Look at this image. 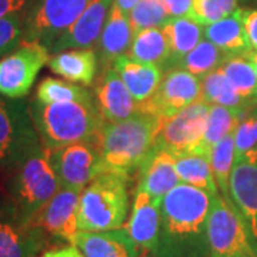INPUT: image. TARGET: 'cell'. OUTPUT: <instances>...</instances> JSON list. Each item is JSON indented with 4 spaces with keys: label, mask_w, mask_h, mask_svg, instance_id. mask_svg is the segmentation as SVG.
Instances as JSON below:
<instances>
[{
    "label": "cell",
    "mask_w": 257,
    "mask_h": 257,
    "mask_svg": "<svg viewBox=\"0 0 257 257\" xmlns=\"http://www.w3.org/2000/svg\"><path fill=\"white\" fill-rule=\"evenodd\" d=\"M49 67L67 82L92 84L97 70V55L92 49H69L55 53L49 60Z\"/></svg>",
    "instance_id": "cell-24"
},
{
    "label": "cell",
    "mask_w": 257,
    "mask_h": 257,
    "mask_svg": "<svg viewBox=\"0 0 257 257\" xmlns=\"http://www.w3.org/2000/svg\"><path fill=\"white\" fill-rule=\"evenodd\" d=\"M36 100L42 103H63V101L92 100V94L84 87L55 77H46L37 84Z\"/></svg>",
    "instance_id": "cell-33"
},
{
    "label": "cell",
    "mask_w": 257,
    "mask_h": 257,
    "mask_svg": "<svg viewBox=\"0 0 257 257\" xmlns=\"http://www.w3.org/2000/svg\"><path fill=\"white\" fill-rule=\"evenodd\" d=\"M209 257H257L248 231L230 200L213 197L207 223Z\"/></svg>",
    "instance_id": "cell-7"
},
{
    "label": "cell",
    "mask_w": 257,
    "mask_h": 257,
    "mask_svg": "<svg viewBox=\"0 0 257 257\" xmlns=\"http://www.w3.org/2000/svg\"><path fill=\"white\" fill-rule=\"evenodd\" d=\"M248 59L251 60L253 67H254V70H256V74H257V50H251V52H248Z\"/></svg>",
    "instance_id": "cell-42"
},
{
    "label": "cell",
    "mask_w": 257,
    "mask_h": 257,
    "mask_svg": "<svg viewBox=\"0 0 257 257\" xmlns=\"http://www.w3.org/2000/svg\"><path fill=\"white\" fill-rule=\"evenodd\" d=\"M257 146V110L246 114L234 130V147L236 157L244 155L250 149Z\"/></svg>",
    "instance_id": "cell-37"
},
{
    "label": "cell",
    "mask_w": 257,
    "mask_h": 257,
    "mask_svg": "<svg viewBox=\"0 0 257 257\" xmlns=\"http://www.w3.org/2000/svg\"><path fill=\"white\" fill-rule=\"evenodd\" d=\"M28 13H15L0 18V56L9 55L25 39Z\"/></svg>",
    "instance_id": "cell-36"
},
{
    "label": "cell",
    "mask_w": 257,
    "mask_h": 257,
    "mask_svg": "<svg viewBox=\"0 0 257 257\" xmlns=\"http://www.w3.org/2000/svg\"><path fill=\"white\" fill-rule=\"evenodd\" d=\"M111 67L120 74L128 92L139 104L146 103L155 96L163 79V70L160 66L140 63L126 55L114 59Z\"/></svg>",
    "instance_id": "cell-21"
},
{
    "label": "cell",
    "mask_w": 257,
    "mask_h": 257,
    "mask_svg": "<svg viewBox=\"0 0 257 257\" xmlns=\"http://www.w3.org/2000/svg\"><path fill=\"white\" fill-rule=\"evenodd\" d=\"M73 246L84 257H140L142 253L126 227L104 231H79Z\"/></svg>",
    "instance_id": "cell-20"
},
{
    "label": "cell",
    "mask_w": 257,
    "mask_h": 257,
    "mask_svg": "<svg viewBox=\"0 0 257 257\" xmlns=\"http://www.w3.org/2000/svg\"><path fill=\"white\" fill-rule=\"evenodd\" d=\"M128 57L140 63L163 66L170 60V45L163 28L146 29L133 36Z\"/></svg>",
    "instance_id": "cell-26"
},
{
    "label": "cell",
    "mask_w": 257,
    "mask_h": 257,
    "mask_svg": "<svg viewBox=\"0 0 257 257\" xmlns=\"http://www.w3.org/2000/svg\"><path fill=\"white\" fill-rule=\"evenodd\" d=\"M199 100H202V77L173 67L163 74L155 96L140 104V110L167 119Z\"/></svg>",
    "instance_id": "cell-12"
},
{
    "label": "cell",
    "mask_w": 257,
    "mask_h": 257,
    "mask_svg": "<svg viewBox=\"0 0 257 257\" xmlns=\"http://www.w3.org/2000/svg\"><path fill=\"white\" fill-rule=\"evenodd\" d=\"M40 257H84L79 251V248L76 246H66V247L53 248V250H47Z\"/></svg>",
    "instance_id": "cell-41"
},
{
    "label": "cell",
    "mask_w": 257,
    "mask_h": 257,
    "mask_svg": "<svg viewBox=\"0 0 257 257\" xmlns=\"http://www.w3.org/2000/svg\"><path fill=\"white\" fill-rule=\"evenodd\" d=\"M170 19L190 18L194 0H165Z\"/></svg>",
    "instance_id": "cell-40"
},
{
    "label": "cell",
    "mask_w": 257,
    "mask_h": 257,
    "mask_svg": "<svg viewBox=\"0 0 257 257\" xmlns=\"http://www.w3.org/2000/svg\"><path fill=\"white\" fill-rule=\"evenodd\" d=\"M9 200L20 219L35 224L40 210L60 189L49 157V149L40 145L9 173Z\"/></svg>",
    "instance_id": "cell-4"
},
{
    "label": "cell",
    "mask_w": 257,
    "mask_h": 257,
    "mask_svg": "<svg viewBox=\"0 0 257 257\" xmlns=\"http://www.w3.org/2000/svg\"><path fill=\"white\" fill-rule=\"evenodd\" d=\"M29 111L40 143L49 150L92 142L104 121L93 99L63 103H42L35 99L29 104Z\"/></svg>",
    "instance_id": "cell-3"
},
{
    "label": "cell",
    "mask_w": 257,
    "mask_h": 257,
    "mask_svg": "<svg viewBox=\"0 0 257 257\" xmlns=\"http://www.w3.org/2000/svg\"><path fill=\"white\" fill-rule=\"evenodd\" d=\"M127 15L133 36L146 29L163 28L170 20L165 0H139Z\"/></svg>",
    "instance_id": "cell-34"
},
{
    "label": "cell",
    "mask_w": 257,
    "mask_h": 257,
    "mask_svg": "<svg viewBox=\"0 0 257 257\" xmlns=\"http://www.w3.org/2000/svg\"><path fill=\"white\" fill-rule=\"evenodd\" d=\"M251 50H257V10L240 9Z\"/></svg>",
    "instance_id": "cell-38"
},
{
    "label": "cell",
    "mask_w": 257,
    "mask_h": 257,
    "mask_svg": "<svg viewBox=\"0 0 257 257\" xmlns=\"http://www.w3.org/2000/svg\"><path fill=\"white\" fill-rule=\"evenodd\" d=\"M247 110L230 109L220 104L209 103V113L206 121V132L203 138V150L211 153V149L229 135L234 133L239 123L244 119Z\"/></svg>",
    "instance_id": "cell-28"
},
{
    "label": "cell",
    "mask_w": 257,
    "mask_h": 257,
    "mask_svg": "<svg viewBox=\"0 0 257 257\" xmlns=\"http://www.w3.org/2000/svg\"><path fill=\"white\" fill-rule=\"evenodd\" d=\"M139 170V189L147 192L152 197L160 202L172 189L182 183L176 172V157L157 145L143 160Z\"/></svg>",
    "instance_id": "cell-19"
},
{
    "label": "cell",
    "mask_w": 257,
    "mask_h": 257,
    "mask_svg": "<svg viewBox=\"0 0 257 257\" xmlns=\"http://www.w3.org/2000/svg\"><path fill=\"white\" fill-rule=\"evenodd\" d=\"M163 120L140 110L128 119L103 121L92 140L100 156L103 172L130 177L156 146Z\"/></svg>",
    "instance_id": "cell-2"
},
{
    "label": "cell",
    "mask_w": 257,
    "mask_h": 257,
    "mask_svg": "<svg viewBox=\"0 0 257 257\" xmlns=\"http://www.w3.org/2000/svg\"><path fill=\"white\" fill-rule=\"evenodd\" d=\"M202 100L237 110H247L248 104L251 103L240 96L220 69L202 77Z\"/></svg>",
    "instance_id": "cell-29"
},
{
    "label": "cell",
    "mask_w": 257,
    "mask_h": 257,
    "mask_svg": "<svg viewBox=\"0 0 257 257\" xmlns=\"http://www.w3.org/2000/svg\"><path fill=\"white\" fill-rule=\"evenodd\" d=\"M92 0H36L29 9L25 39L43 43L47 49L82 16Z\"/></svg>",
    "instance_id": "cell-9"
},
{
    "label": "cell",
    "mask_w": 257,
    "mask_h": 257,
    "mask_svg": "<svg viewBox=\"0 0 257 257\" xmlns=\"http://www.w3.org/2000/svg\"><path fill=\"white\" fill-rule=\"evenodd\" d=\"M226 57H227V55L224 52H221L217 46H214L211 42L202 40L190 53H187L180 60H177L169 69L180 67V69H184V70L196 74L199 77H203L213 70L219 69Z\"/></svg>",
    "instance_id": "cell-31"
},
{
    "label": "cell",
    "mask_w": 257,
    "mask_h": 257,
    "mask_svg": "<svg viewBox=\"0 0 257 257\" xmlns=\"http://www.w3.org/2000/svg\"><path fill=\"white\" fill-rule=\"evenodd\" d=\"M211 169L217 189L221 196L230 200L229 182L230 173L236 160V147H234V133L229 135L216 146L211 149L210 153Z\"/></svg>",
    "instance_id": "cell-32"
},
{
    "label": "cell",
    "mask_w": 257,
    "mask_h": 257,
    "mask_svg": "<svg viewBox=\"0 0 257 257\" xmlns=\"http://www.w3.org/2000/svg\"><path fill=\"white\" fill-rule=\"evenodd\" d=\"M127 182V176L104 172L83 189L77 207L80 231L123 227L128 210Z\"/></svg>",
    "instance_id": "cell-5"
},
{
    "label": "cell",
    "mask_w": 257,
    "mask_h": 257,
    "mask_svg": "<svg viewBox=\"0 0 257 257\" xmlns=\"http://www.w3.org/2000/svg\"><path fill=\"white\" fill-rule=\"evenodd\" d=\"M33 3V0H0V18L15 13H28Z\"/></svg>",
    "instance_id": "cell-39"
},
{
    "label": "cell",
    "mask_w": 257,
    "mask_h": 257,
    "mask_svg": "<svg viewBox=\"0 0 257 257\" xmlns=\"http://www.w3.org/2000/svg\"><path fill=\"white\" fill-rule=\"evenodd\" d=\"M216 194L180 183L162 199L155 257H209L207 223Z\"/></svg>",
    "instance_id": "cell-1"
},
{
    "label": "cell",
    "mask_w": 257,
    "mask_h": 257,
    "mask_svg": "<svg viewBox=\"0 0 257 257\" xmlns=\"http://www.w3.org/2000/svg\"><path fill=\"white\" fill-rule=\"evenodd\" d=\"M40 145L28 104L0 96V172L9 175Z\"/></svg>",
    "instance_id": "cell-6"
},
{
    "label": "cell",
    "mask_w": 257,
    "mask_h": 257,
    "mask_svg": "<svg viewBox=\"0 0 257 257\" xmlns=\"http://www.w3.org/2000/svg\"><path fill=\"white\" fill-rule=\"evenodd\" d=\"M229 193L230 202L240 214L257 253V146L236 157Z\"/></svg>",
    "instance_id": "cell-13"
},
{
    "label": "cell",
    "mask_w": 257,
    "mask_h": 257,
    "mask_svg": "<svg viewBox=\"0 0 257 257\" xmlns=\"http://www.w3.org/2000/svg\"><path fill=\"white\" fill-rule=\"evenodd\" d=\"M237 10V0H194L190 19L203 26L211 25Z\"/></svg>",
    "instance_id": "cell-35"
},
{
    "label": "cell",
    "mask_w": 257,
    "mask_h": 257,
    "mask_svg": "<svg viewBox=\"0 0 257 257\" xmlns=\"http://www.w3.org/2000/svg\"><path fill=\"white\" fill-rule=\"evenodd\" d=\"M114 0H92L82 16L74 22L55 43L49 47L50 53L69 49H90L100 39Z\"/></svg>",
    "instance_id": "cell-16"
},
{
    "label": "cell",
    "mask_w": 257,
    "mask_h": 257,
    "mask_svg": "<svg viewBox=\"0 0 257 257\" xmlns=\"http://www.w3.org/2000/svg\"><path fill=\"white\" fill-rule=\"evenodd\" d=\"M49 60L50 52L43 43L22 40L13 52L0 59V96L9 99L28 96Z\"/></svg>",
    "instance_id": "cell-8"
},
{
    "label": "cell",
    "mask_w": 257,
    "mask_h": 257,
    "mask_svg": "<svg viewBox=\"0 0 257 257\" xmlns=\"http://www.w3.org/2000/svg\"><path fill=\"white\" fill-rule=\"evenodd\" d=\"M60 187L82 192L103 172L101 160L92 142H82L49 150Z\"/></svg>",
    "instance_id": "cell-11"
},
{
    "label": "cell",
    "mask_w": 257,
    "mask_h": 257,
    "mask_svg": "<svg viewBox=\"0 0 257 257\" xmlns=\"http://www.w3.org/2000/svg\"><path fill=\"white\" fill-rule=\"evenodd\" d=\"M207 113L209 103L199 100L165 119L162 130L157 136L156 145L170 152L175 157L204 152L202 145L206 132Z\"/></svg>",
    "instance_id": "cell-10"
},
{
    "label": "cell",
    "mask_w": 257,
    "mask_h": 257,
    "mask_svg": "<svg viewBox=\"0 0 257 257\" xmlns=\"http://www.w3.org/2000/svg\"><path fill=\"white\" fill-rule=\"evenodd\" d=\"M204 37L227 56L246 55L251 52L240 9L211 25L204 26Z\"/></svg>",
    "instance_id": "cell-23"
},
{
    "label": "cell",
    "mask_w": 257,
    "mask_h": 257,
    "mask_svg": "<svg viewBox=\"0 0 257 257\" xmlns=\"http://www.w3.org/2000/svg\"><path fill=\"white\" fill-rule=\"evenodd\" d=\"M160 200L142 189H136L132 214L126 230L142 254H153L160 229Z\"/></svg>",
    "instance_id": "cell-18"
},
{
    "label": "cell",
    "mask_w": 257,
    "mask_h": 257,
    "mask_svg": "<svg viewBox=\"0 0 257 257\" xmlns=\"http://www.w3.org/2000/svg\"><path fill=\"white\" fill-rule=\"evenodd\" d=\"M94 93L104 121H120L140 111V104L133 99L127 86L113 67H106V72L103 70Z\"/></svg>",
    "instance_id": "cell-17"
},
{
    "label": "cell",
    "mask_w": 257,
    "mask_h": 257,
    "mask_svg": "<svg viewBox=\"0 0 257 257\" xmlns=\"http://www.w3.org/2000/svg\"><path fill=\"white\" fill-rule=\"evenodd\" d=\"M176 172L180 182L202 189L211 194H217L219 189L214 180L209 153L196 152L176 157Z\"/></svg>",
    "instance_id": "cell-27"
},
{
    "label": "cell",
    "mask_w": 257,
    "mask_h": 257,
    "mask_svg": "<svg viewBox=\"0 0 257 257\" xmlns=\"http://www.w3.org/2000/svg\"><path fill=\"white\" fill-rule=\"evenodd\" d=\"M79 197L80 192L60 187L37 214L35 224L42 227L47 236L72 244L80 231L77 223Z\"/></svg>",
    "instance_id": "cell-15"
},
{
    "label": "cell",
    "mask_w": 257,
    "mask_h": 257,
    "mask_svg": "<svg viewBox=\"0 0 257 257\" xmlns=\"http://www.w3.org/2000/svg\"><path fill=\"white\" fill-rule=\"evenodd\" d=\"M46 243L42 227L22 220L12 203L0 199V257H37Z\"/></svg>",
    "instance_id": "cell-14"
},
{
    "label": "cell",
    "mask_w": 257,
    "mask_h": 257,
    "mask_svg": "<svg viewBox=\"0 0 257 257\" xmlns=\"http://www.w3.org/2000/svg\"><path fill=\"white\" fill-rule=\"evenodd\" d=\"M219 69L243 99L248 101L257 99V74L248 53L227 56Z\"/></svg>",
    "instance_id": "cell-30"
},
{
    "label": "cell",
    "mask_w": 257,
    "mask_h": 257,
    "mask_svg": "<svg viewBox=\"0 0 257 257\" xmlns=\"http://www.w3.org/2000/svg\"><path fill=\"white\" fill-rule=\"evenodd\" d=\"M163 30L170 45V60L165 64L167 69L190 53L204 36L203 25L190 18L170 19L163 26Z\"/></svg>",
    "instance_id": "cell-25"
},
{
    "label": "cell",
    "mask_w": 257,
    "mask_h": 257,
    "mask_svg": "<svg viewBox=\"0 0 257 257\" xmlns=\"http://www.w3.org/2000/svg\"><path fill=\"white\" fill-rule=\"evenodd\" d=\"M133 42V30L130 26L127 12L120 8L116 0L111 5L107 22L99 39V60L104 69L114 59L124 55Z\"/></svg>",
    "instance_id": "cell-22"
},
{
    "label": "cell",
    "mask_w": 257,
    "mask_h": 257,
    "mask_svg": "<svg viewBox=\"0 0 257 257\" xmlns=\"http://www.w3.org/2000/svg\"><path fill=\"white\" fill-rule=\"evenodd\" d=\"M253 2H254V3H257V0H253Z\"/></svg>",
    "instance_id": "cell-43"
}]
</instances>
